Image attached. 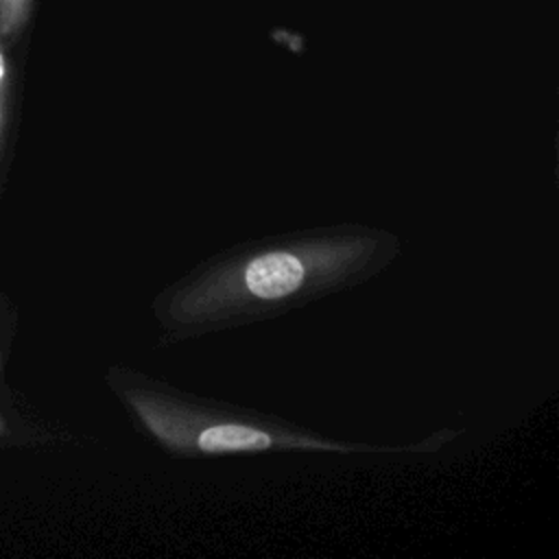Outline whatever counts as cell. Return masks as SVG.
Instances as JSON below:
<instances>
[{"label":"cell","mask_w":559,"mask_h":559,"mask_svg":"<svg viewBox=\"0 0 559 559\" xmlns=\"http://www.w3.org/2000/svg\"><path fill=\"white\" fill-rule=\"evenodd\" d=\"M4 105H7V96L0 94V133H2V118H4Z\"/></svg>","instance_id":"4"},{"label":"cell","mask_w":559,"mask_h":559,"mask_svg":"<svg viewBox=\"0 0 559 559\" xmlns=\"http://www.w3.org/2000/svg\"><path fill=\"white\" fill-rule=\"evenodd\" d=\"M107 384L129 415L135 432L175 461L251 456L271 452H323L341 456H428L439 454L465 428H437L404 443L349 441L297 419L238 406L181 389L159 376L116 365Z\"/></svg>","instance_id":"2"},{"label":"cell","mask_w":559,"mask_h":559,"mask_svg":"<svg viewBox=\"0 0 559 559\" xmlns=\"http://www.w3.org/2000/svg\"><path fill=\"white\" fill-rule=\"evenodd\" d=\"M4 430H7V426H4V419H2V415H0V435H4Z\"/></svg>","instance_id":"5"},{"label":"cell","mask_w":559,"mask_h":559,"mask_svg":"<svg viewBox=\"0 0 559 559\" xmlns=\"http://www.w3.org/2000/svg\"><path fill=\"white\" fill-rule=\"evenodd\" d=\"M402 249L400 234L367 223L301 227L223 247L153 295L157 345L280 319L371 282Z\"/></svg>","instance_id":"1"},{"label":"cell","mask_w":559,"mask_h":559,"mask_svg":"<svg viewBox=\"0 0 559 559\" xmlns=\"http://www.w3.org/2000/svg\"><path fill=\"white\" fill-rule=\"evenodd\" d=\"M33 0H0V39L15 37L31 15Z\"/></svg>","instance_id":"3"}]
</instances>
